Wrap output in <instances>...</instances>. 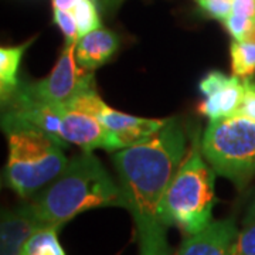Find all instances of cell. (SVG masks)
Here are the masks:
<instances>
[{
    "mask_svg": "<svg viewBox=\"0 0 255 255\" xmlns=\"http://www.w3.org/2000/svg\"><path fill=\"white\" fill-rule=\"evenodd\" d=\"M244 84V94L240 102V107L236 114L243 115L250 119L255 121V78L253 77H246L241 78Z\"/></svg>",
    "mask_w": 255,
    "mask_h": 255,
    "instance_id": "20",
    "label": "cell"
},
{
    "mask_svg": "<svg viewBox=\"0 0 255 255\" xmlns=\"http://www.w3.org/2000/svg\"><path fill=\"white\" fill-rule=\"evenodd\" d=\"M60 137L65 143L80 146L82 150H121L115 135L100 119L85 112L67 110L65 107L60 127Z\"/></svg>",
    "mask_w": 255,
    "mask_h": 255,
    "instance_id": "7",
    "label": "cell"
},
{
    "mask_svg": "<svg viewBox=\"0 0 255 255\" xmlns=\"http://www.w3.org/2000/svg\"><path fill=\"white\" fill-rule=\"evenodd\" d=\"M223 23H224V27L227 28L228 33L231 34V37H234V40H237V41L247 40L255 28L254 18L247 17L243 14H237L233 11L230 13V16Z\"/></svg>",
    "mask_w": 255,
    "mask_h": 255,
    "instance_id": "17",
    "label": "cell"
},
{
    "mask_svg": "<svg viewBox=\"0 0 255 255\" xmlns=\"http://www.w3.org/2000/svg\"><path fill=\"white\" fill-rule=\"evenodd\" d=\"M207 16L224 21L233 11V0H196Z\"/></svg>",
    "mask_w": 255,
    "mask_h": 255,
    "instance_id": "21",
    "label": "cell"
},
{
    "mask_svg": "<svg viewBox=\"0 0 255 255\" xmlns=\"http://www.w3.org/2000/svg\"><path fill=\"white\" fill-rule=\"evenodd\" d=\"M119 48V37L108 28H97L78 38L75 57L78 65L85 71L94 73L107 64Z\"/></svg>",
    "mask_w": 255,
    "mask_h": 255,
    "instance_id": "11",
    "label": "cell"
},
{
    "mask_svg": "<svg viewBox=\"0 0 255 255\" xmlns=\"http://www.w3.org/2000/svg\"><path fill=\"white\" fill-rule=\"evenodd\" d=\"M101 1L105 7H110V6H117L122 0H101Z\"/></svg>",
    "mask_w": 255,
    "mask_h": 255,
    "instance_id": "26",
    "label": "cell"
},
{
    "mask_svg": "<svg viewBox=\"0 0 255 255\" xmlns=\"http://www.w3.org/2000/svg\"><path fill=\"white\" fill-rule=\"evenodd\" d=\"M53 10H54V23L63 31L65 41H78L80 31H78L77 20L74 17L73 11L60 9Z\"/></svg>",
    "mask_w": 255,
    "mask_h": 255,
    "instance_id": "19",
    "label": "cell"
},
{
    "mask_svg": "<svg viewBox=\"0 0 255 255\" xmlns=\"http://www.w3.org/2000/svg\"><path fill=\"white\" fill-rule=\"evenodd\" d=\"M231 68L240 78L253 77L255 73V41L234 40L230 46Z\"/></svg>",
    "mask_w": 255,
    "mask_h": 255,
    "instance_id": "15",
    "label": "cell"
},
{
    "mask_svg": "<svg viewBox=\"0 0 255 255\" xmlns=\"http://www.w3.org/2000/svg\"><path fill=\"white\" fill-rule=\"evenodd\" d=\"M98 119L115 135L121 149L136 145L152 137L169 122V119L139 118L112 110L107 104L101 110Z\"/></svg>",
    "mask_w": 255,
    "mask_h": 255,
    "instance_id": "8",
    "label": "cell"
},
{
    "mask_svg": "<svg viewBox=\"0 0 255 255\" xmlns=\"http://www.w3.org/2000/svg\"><path fill=\"white\" fill-rule=\"evenodd\" d=\"M231 255H255V223L246 224L238 231Z\"/></svg>",
    "mask_w": 255,
    "mask_h": 255,
    "instance_id": "18",
    "label": "cell"
},
{
    "mask_svg": "<svg viewBox=\"0 0 255 255\" xmlns=\"http://www.w3.org/2000/svg\"><path fill=\"white\" fill-rule=\"evenodd\" d=\"M73 14L77 20L80 37L101 27V17L97 9V0H81L73 9Z\"/></svg>",
    "mask_w": 255,
    "mask_h": 255,
    "instance_id": "16",
    "label": "cell"
},
{
    "mask_svg": "<svg viewBox=\"0 0 255 255\" xmlns=\"http://www.w3.org/2000/svg\"><path fill=\"white\" fill-rule=\"evenodd\" d=\"M194 139L187 156L169 184L160 206V219L166 227H177L191 236L213 221L216 197V172Z\"/></svg>",
    "mask_w": 255,
    "mask_h": 255,
    "instance_id": "3",
    "label": "cell"
},
{
    "mask_svg": "<svg viewBox=\"0 0 255 255\" xmlns=\"http://www.w3.org/2000/svg\"><path fill=\"white\" fill-rule=\"evenodd\" d=\"M230 80L231 77H228L221 71H210L199 82V90L204 97H209L211 94L221 90L224 85H227Z\"/></svg>",
    "mask_w": 255,
    "mask_h": 255,
    "instance_id": "22",
    "label": "cell"
},
{
    "mask_svg": "<svg viewBox=\"0 0 255 255\" xmlns=\"http://www.w3.org/2000/svg\"><path fill=\"white\" fill-rule=\"evenodd\" d=\"M237 236L238 228L233 217L211 221L201 231L187 236L177 253L179 255H231Z\"/></svg>",
    "mask_w": 255,
    "mask_h": 255,
    "instance_id": "9",
    "label": "cell"
},
{
    "mask_svg": "<svg viewBox=\"0 0 255 255\" xmlns=\"http://www.w3.org/2000/svg\"><path fill=\"white\" fill-rule=\"evenodd\" d=\"M253 223H255V196L254 199H253V201L250 203L248 209H247L246 217H244L243 224L246 226V224H253Z\"/></svg>",
    "mask_w": 255,
    "mask_h": 255,
    "instance_id": "25",
    "label": "cell"
},
{
    "mask_svg": "<svg viewBox=\"0 0 255 255\" xmlns=\"http://www.w3.org/2000/svg\"><path fill=\"white\" fill-rule=\"evenodd\" d=\"M244 94L243 80L237 75H231V80L221 90L206 97L199 105V112L203 117L213 119L230 117L236 114Z\"/></svg>",
    "mask_w": 255,
    "mask_h": 255,
    "instance_id": "12",
    "label": "cell"
},
{
    "mask_svg": "<svg viewBox=\"0 0 255 255\" xmlns=\"http://www.w3.org/2000/svg\"><path fill=\"white\" fill-rule=\"evenodd\" d=\"M36 37L18 46L1 47L0 48V97L1 102L7 101L18 88V70L21 58Z\"/></svg>",
    "mask_w": 255,
    "mask_h": 255,
    "instance_id": "13",
    "label": "cell"
},
{
    "mask_svg": "<svg viewBox=\"0 0 255 255\" xmlns=\"http://www.w3.org/2000/svg\"><path fill=\"white\" fill-rule=\"evenodd\" d=\"M75 48L77 41H65L53 71L40 81L20 82L21 87L38 100L64 105L81 88L82 84L94 75V73L85 71L78 65Z\"/></svg>",
    "mask_w": 255,
    "mask_h": 255,
    "instance_id": "6",
    "label": "cell"
},
{
    "mask_svg": "<svg viewBox=\"0 0 255 255\" xmlns=\"http://www.w3.org/2000/svg\"><path fill=\"white\" fill-rule=\"evenodd\" d=\"M51 1H53V9L73 11L74 7H75L81 0H51Z\"/></svg>",
    "mask_w": 255,
    "mask_h": 255,
    "instance_id": "24",
    "label": "cell"
},
{
    "mask_svg": "<svg viewBox=\"0 0 255 255\" xmlns=\"http://www.w3.org/2000/svg\"><path fill=\"white\" fill-rule=\"evenodd\" d=\"M184 155L186 135L174 118L152 137L114 155L119 187L135 221L140 255L172 254L160 206Z\"/></svg>",
    "mask_w": 255,
    "mask_h": 255,
    "instance_id": "1",
    "label": "cell"
},
{
    "mask_svg": "<svg viewBox=\"0 0 255 255\" xmlns=\"http://www.w3.org/2000/svg\"><path fill=\"white\" fill-rule=\"evenodd\" d=\"M170 255H179V253H174V254H170Z\"/></svg>",
    "mask_w": 255,
    "mask_h": 255,
    "instance_id": "27",
    "label": "cell"
},
{
    "mask_svg": "<svg viewBox=\"0 0 255 255\" xmlns=\"http://www.w3.org/2000/svg\"><path fill=\"white\" fill-rule=\"evenodd\" d=\"M200 147L214 172L246 187L255 176V121L238 114L210 121Z\"/></svg>",
    "mask_w": 255,
    "mask_h": 255,
    "instance_id": "5",
    "label": "cell"
},
{
    "mask_svg": "<svg viewBox=\"0 0 255 255\" xmlns=\"http://www.w3.org/2000/svg\"><path fill=\"white\" fill-rule=\"evenodd\" d=\"M233 13L255 20V0H233Z\"/></svg>",
    "mask_w": 255,
    "mask_h": 255,
    "instance_id": "23",
    "label": "cell"
},
{
    "mask_svg": "<svg viewBox=\"0 0 255 255\" xmlns=\"http://www.w3.org/2000/svg\"><path fill=\"white\" fill-rule=\"evenodd\" d=\"M3 130L9 143L4 184L21 199L30 200L65 169L68 159L64 146L37 128L13 125Z\"/></svg>",
    "mask_w": 255,
    "mask_h": 255,
    "instance_id": "4",
    "label": "cell"
},
{
    "mask_svg": "<svg viewBox=\"0 0 255 255\" xmlns=\"http://www.w3.org/2000/svg\"><path fill=\"white\" fill-rule=\"evenodd\" d=\"M27 203L41 227L60 228L90 210L127 209L121 187L92 150L70 159L63 172Z\"/></svg>",
    "mask_w": 255,
    "mask_h": 255,
    "instance_id": "2",
    "label": "cell"
},
{
    "mask_svg": "<svg viewBox=\"0 0 255 255\" xmlns=\"http://www.w3.org/2000/svg\"><path fill=\"white\" fill-rule=\"evenodd\" d=\"M58 227L38 228L26 241L20 255H65L58 241Z\"/></svg>",
    "mask_w": 255,
    "mask_h": 255,
    "instance_id": "14",
    "label": "cell"
},
{
    "mask_svg": "<svg viewBox=\"0 0 255 255\" xmlns=\"http://www.w3.org/2000/svg\"><path fill=\"white\" fill-rule=\"evenodd\" d=\"M38 228H43L28 203L13 210L1 211L0 223V255H20L28 238Z\"/></svg>",
    "mask_w": 255,
    "mask_h": 255,
    "instance_id": "10",
    "label": "cell"
}]
</instances>
